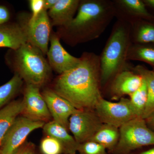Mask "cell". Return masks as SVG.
<instances>
[{
	"label": "cell",
	"mask_w": 154,
	"mask_h": 154,
	"mask_svg": "<svg viewBox=\"0 0 154 154\" xmlns=\"http://www.w3.org/2000/svg\"><path fill=\"white\" fill-rule=\"evenodd\" d=\"M17 73L27 84L40 88L50 75L51 67L41 51L27 42L15 51Z\"/></svg>",
	"instance_id": "277c9868"
},
{
	"label": "cell",
	"mask_w": 154,
	"mask_h": 154,
	"mask_svg": "<svg viewBox=\"0 0 154 154\" xmlns=\"http://www.w3.org/2000/svg\"><path fill=\"white\" fill-rule=\"evenodd\" d=\"M127 60L143 62L154 68V43H131Z\"/></svg>",
	"instance_id": "7402d4cb"
},
{
	"label": "cell",
	"mask_w": 154,
	"mask_h": 154,
	"mask_svg": "<svg viewBox=\"0 0 154 154\" xmlns=\"http://www.w3.org/2000/svg\"><path fill=\"white\" fill-rule=\"evenodd\" d=\"M148 126L152 131H154V112L151 115L145 119Z\"/></svg>",
	"instance_id": "4dcf8cb0"
},
{
	"label": "cell",
	"mask_w": 154,
	"mask_h": 154,
	"mask_svg": "<svg viewBox=\"0 0 154 154\" xmlns=\"http://www.w3.org/2000/svg\"><path fill=\"white\" fill-rule=\"evenodd\" d=\"M131 69L141 76L146 84L147 100L142 116L146 119L154 112V72L141 65L132 67Z\"/></svg>",
	"instance_id": "44dd1931"
},
{
	"label": "cell",
	"mask_w": 154,
	"mask_h": 154,
	"mask_svg": "<svg viewBox=\"0 0 154 154\" xmlns=\"http://www.w3.org/2000/svg\"><path fill=\"white\" fill-rule=\"evenodd\" d=\"M29 154H32V152H30V153H29Z\"/></svg>",
	"instance_id": "836d02e7"
},
{
	"label": "cell",
	"mask_w": 154,
	"mask_h": 154,
	"mask_svg": "<svg viewBox=\"0 0 154 154\" xmlns=\"http://www.w3.org/2000/svg\"><path fill=\"white\" fill-rule=\"evenodd\" d=\"M23 27L28 42L41 51L44 55L47 54L51 33V23L47 11L43 9L36 19L32 21L28 20Z\"/></svg>",
	"instance_id": "9c48e42d"
},
{
	"label": "cell",
	"mask_w": 154,
	"mask_h": 154,
	"mask_svg": "<svg viewBox=\"0 0 154 154\" xmlns=\"http://www.w3.org/2000/svg\"><path fill=\"white\" fill-rule=\"evenodd\" d=\"M42 95L46 102L54 121L68 130L69 119L77 109L66 99L58 95L54 91L45 90Z\"/></svg>",
	"instance_id": "7c38bea8"
},
{
	"label": "cell",
	"mask_w": 154,
	"mask_h": 154,
	"mask_svg": "<svg viewBox=\"0 0 154 154\" xmlns=\"http://www.w3.org/2000/svg\"><path fill=\"white\" fill-rule=\"evenodd\" d=\"M119 137V128L110 125L103 124L89 141L100 144L111 153L118 143Z\"/></svg>",
	"instance_id": "ffe728a7"
},
{
	"label": "cell",
	"mask_w": 154,
	"mask_h": 154,
	"mask_svg": "<svg viewBox=\"0 0 154 154\" xmlns=\"http://www.w3.org/2000/svg\"><path fill=\"white\" fill-rule=\"evenodd\" d=\"M44 132L48 136L55 138L62 146L64 154H75L79 144L69 134L68 130L53 120L45 123L43 127Z\"/></svg>",
	"instance_id": "e0dca14e"
},
{
	"label": "cell",
	"mask_w": 154,
	"mask_h": 154,
	"mask_svg": "<svg viewBox=\"0 0 154 154\" xmlns=\"http://www.w3.org/2000/svg\"><path fill=\"white\" fill-rule=\"evenodd\" d=\"M50 46L47 53L51 67L61 75L73 68L79 63L80 58L71 55L61 45L54 34L50 36Z\"/></svg>",
	"instance_id": "4fadbf2b"
},
{
	"label": "cell",
	"mask_w": 154,
	"mask_h": 154,
	"mask_svg": "<svg viewBox=\"0 0 154 154\" xmlns=\"http://www.w3.org/2000/svg\"><path fill=\"white\" fill-rule=\"evenodd\" d=\"M27 42L23 25L14 23L0 25V48H8L16 51Z\"/></svg>",
	"instance_id": "9a60e30c"
},
{
	"label": "cell",
	"mask_w": 154,
	"mask_h": 154,
	"mask_svg": "<svg viewBox=\"0 0 154 154\" xmlns=\"http://www.w3.org/2000/svg\"><path fill=\"white\" fill-rule=\"evenodd\" d=\"M77 151L80 154H107L104 146L92 141L79 144Z\"/></svg>",
	"instance_id": "484cf974"
},
{
	"label": "cell",
	"mask_w": 154,
	"mask_h": 154,
	"mask_svg": "<svg viewBox=\"0 0 154 154\" xmlns=\"http://www.w3.org/2000/svg\"><path fill=\"white\" fill-rule=\"evenodd\" d=\"M148 9H150L154 13V0H143Z\"/></svg>",
	"instance_id": "1f68e13d"
},
{
	"label": "cell",
	"mask_w": 154,
	"mask_h": 154,
	"mask_svg": "<svg viewBox=\"0 0 154 154\" xmlns=\"http://www.w3.org/2000/svg\"><path fill=\"white\" fill-rule=\"evenodd\" d=\"M58 1V0H44L43 9L45 11L50 10L55 6Z\"/></svg>",
	"instance_id": "f546056e"
},
{
	"label": "cell",
	"mask_w": 154,
	"mask_h": 154,
	"mask_svg": "<svg viewBox=\"0 0 154 154\" xmlns=\"http://www.w3.org/2000/svg\"><path fill=\"white\" fill-rule=\"evenodd\" d=\"M129 25L132 43H154V20L139 19Z\"/></svg>",
	"instance_id": "ac0fdd59"
},
{
	"label": "cell",
	"mask_w": 154,
	"mask_h": 154,
	"mask_svg": "<svg viewBox=\"0 0 154 154\" xmlns=\"http://www.w3.org/2000/svg\"><path fill=\"white\" fill-rule=\"evenodd\" d=\"M29 3L32 14L29 21H32L44 9V0H31L29 1Z\"/></svg>",
	"instance_id": "4316f807"
},
{
	"label": "cell",
	"mask_w": 154,
	"mask_h": 154,
	"mask_svg": "<svg viewBox=\"0 0 154 154\" xmlns=\"http://www.w3.org/2000/svg\"><path fill=\"white\" fill-rule=\"evenodd\" d=\"M24 108L23 100H16L0 110V145L3 138Z\"/></svg>",
	"instance_id": "d6986e66"
},
{
	"label": "cell",
	"mask_w": 154,
	"mask_h": 154,
	"mask_svg": "<svg viewBox=\"0 0 154 154\" xmlns=\"http://www.w3.org/2000/svg\"><path fill=\"white\" fill-rule=\"evenodd\" d=\"M33 146L31 143L23 144L11 154H29L32 151Z\"/></svg>",
	"instance_id": "83f0119b"
},
{
	"label": "cell",
	"mask_w": 154,
	"mask_h": 154,
	"mask_svg": "<svg viewBox=\"0 0 154 154\" xmlns=\"http://www.w3.org/2000/svg\"><path fill=\"white\" fill-rule=\"evenodd\" d=\"M43 154H60L63 153L62 146L55 138L48 136L42 140L40 145Z\"/></svg>",
	"instance_id": "d4e9b609"
},
{
	"label": "cell",
	"mask_w": 154,
	"mask_h": 154,
	"mask_svg": "<svg viewBox=\"0 0 154 154\" xmlns=\"http://www.w3.org/2000/svg\"><path fill=\"white\" fill-rule=\"evenodd\" d=\"M23 100L24 108L22 116L34 121L45 122L49 120L51 115L43 96L40 94L39 88L27 84Z\"/></svg>",
	"instance_id": "30bf717a"
},
{
	"label": "cell",
	"mask_w": 154,
	"mask_h": 154,
	"mask_svg": "<svg viewBox=\"0 0 154 154\" xmlns=\"http://www.w3.org/2000/svg\"><path fill=\"white\" fill-rule=\"evenodd\" d=\"M103 124L119 128L125 123L138 117L131 104L130 99L121 98L118 102H113L104 98L99 100L94 108Z\"/></svg>",
	"instance_id": "8992f818"
},
{
	"label": "cell",
	"mask_w": 154,
	"mask_h": 154,
	"mask_svg": "<svg viewBox=\"0 0 154 154\" xmlns=\"http://www.w3.org/2000/svg\"><path fill=\"white\" fill-rule=\"evenodd\" d=\"M131 43L129 23L117 20L99 56L101 87L110 83L119 73L132 67L127 63Z\"/></svg>",
	"instance_id": "3957f363"
},
{
	"label": "cell",
	"mask_w": 154,
	"mask_h": 154,
	"mask_svg": "<svg viewBox=\"0 0 154 154\" xmlns=\"http://www.w3.org/2000/svg\"><path fill=\"white\" fill-rule=\"evenodd\" d=\"M132 67L119 73L110 82V94L113 98L118 99L125 95L130 96L141 85L142 77L133 71Z\"/></svg>",
	"instance_id": "5bb4252c"
},
{
	"label": "cell",
	"mask_w": 154,
	"mask_h": 154,
	"mask_svg": "<svg viewBox=\"0 0 154 154\" xmlns=\"http://www.w3.org/2000/svg\"><path fill=\"white\" fill-rule=\"evenodd\" d=\"M8 10L5 6L0 5V25H4L10 19Z\"/></svg>",
	"instance_id": "f1b7e54d"
},
{
	"label": "cell",
	"mask_w": 154,
	"mask_h": 154,
	"mask_svg": "<svg viewBox=\"0 0 154 154\" xmlns=\"http://www.w3.org/2000/svg\"><path fill=\"white\" fill-rule=\"evenodd\" d=\"M45 122L18 116L3 138L0 154H11L22 146L28 135L35 130L43 128Z\"/></svg>",
	"instance_id": "52a82bcc"
},
{
	"label": "cell",
	"mask_w": 154,
	"mask_h": 154,
	"mask_svg": "<svg viewBox=\"0 0 154 154\" xmlns=\"http://www.w3.org/2000/svg\"><path fill=\"white\" fill-rule=\"evenodd\" d=\"M79 0H58L55 6L49 10L48 15L52 25L62 26L68 25L75 17L80 3Z\"/></svg>",
	"instance_id": "2e32d148"
},
{
	"label": "cell",
	"mask_w": 154,
	"mask_h": 154,
	"mask_svg": "<svg viewBox=\"0 0 154 154\" xmlns=\"http://www.w3.org/2000/svg\"><path fill=\"white\" fill-rule=\"evenodd\" d=\"M117 20L131 23L139 19L154 20V15L148 10L143 0H113Z\"/></svg>",
	"instance_id": "8fae6325"
},
{
	"label": "cell",
	"mask_w": 154,
	"mask_h": 154,
	"mask_svg": "<svg viewBox=\"0 0 154 154\" xmlns=\"http://www.w3.org/2000/svg\"><path fill=\"white\" fill-rule=\"evenodd\" d=\"M141 85L130 95V101L137 117H142L147 100L146 84L143 78Z\"/></svg>",
	"instance_id": "cb8c5ba5"
},
{
	"label": "cell",
	"mask_w": 154,
	"mask_h": 154,
	"mask_svg": "<svg viewBox=\"0 0 154 154\" xmlns=\"http://www.w3.org/2000/svg\"><path fill=\"white\" fill-rule=\"evenodd\" d=\"M128 154H154V148L150 149L146 151L142 152L138 154H133L130 153Z\"/></svg>",
	"instance_id": "d6a6232c"
},
{
	"label": "cell",
	"mask_w": 154,
	"mask_h": 154,
	"mask_svg": "<svg viewBox=\"0 0 154 154\" xmlns=\"http://www.w3.org/2000/svg\"><path fill=\"white\" fill-rule=\"evenodd\" d=\"M23 79L17 73L8 82L0 87V107L8 102L19 91Z\"/></svg>",
	"instance_id": "603a6c76"
},
{
	"label": "cell",
	"mask_w": 154,
	"mask_h": 154,
	"mask_svg": "<svg viewBox=\"0 0 154 154\" xmlns=\"http://www.w3.org/2000/svg\"><path fill=\"white\" fill-rule=\"evenodd\" d=\"M115 18L113 1H81L76 15L64 27L72 43L99 38Z\"/></svg>",
	"instance_id": "7a4b0ae2"
},
{
	"label": "cell",
	"mask_w": 154,
	"mask_h": 154,
	"mask_svg": "<svg viewBox=\"0 0 154 154\" xmlns=\"http://www.w3.org/2000/svg\"><path fill=\"white\" fill-rule=\"evenodd\" d=\"M79 63L60 75L54 92L77 109H94L102 96L99 56L86 52Z\"/></svg>",
	"instance_id": "6da1fadb"
},
{
	"label": "cell",
	"mask_w": 154,
	"mask_h": 154,
	"mask_svg": "<svg viewBox=\"0 0 154 154\" xmlns=\"http://www.w3.org/2000/svg\"><path fill=\"white\" fill-rule=\"evenodd\" d=\"M103 123L94 109H77L69 119V129L79 143L88 141Z\"/></svg>",
	"instance_id": "ba28073f"
},
{
	"label": "cell",
	"mask_w": 154,
	"mask_h": 154,
	"mask_svg": "<svg viewBox=\"0 0 154 154\" xmlns=\"http://www.w3.org/2000/svg\"><path fill=\"white\" fill-rule=\"evenodd\" d=\"M119 139L112 154H128L136 149L154 145V131L148 126L145 119L138 117L119 128Z\"/></svg>",
	"instance_id": "5b68a950"
},
{
	"label": "cell",
	"mask_w": 154,
	"mask_h": 154,
	"mask_svg": "<svg viewBox=\"0 0 154 154\" xmlns=\"http://www.w3.org/2000/svg\"><path fill=\"white\" fill-rule=\"evenodd\" d=\"M153 70L154 72V68H153Z\"/></svg>",
	"instance_id": "e575fe53"
}]
</instances>
